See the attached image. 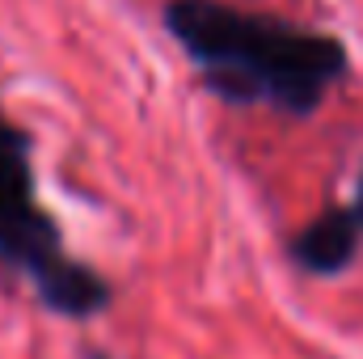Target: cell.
<instances>
[{
    "label": "cell",
    "mask_w": 363,
    "mask_h": 359,
    "mask_svg": "<svg viewBox=\"0 0 363 359\" xmlns=\"http://www.w3.org/2000/svg\"><path fill=\"white\" fill-rule=\"evenodd\" d=\"M161 26L182 47L203 89L233 110L313 118L351 81V51L338 34L233 0H165Z\"/></svg>",
    "instance_id": "cell-1"
},
{
    "label": "cell",
    "mask_w": 363,
    "mask_h": 359,
    "mask_svg": "<svg viewBox=\"0 0 363 359\" xmlns=\"http://www.w3.org/2000/svg\"><path fill=\"white\" fill-rule=\"evenodd\" d=\"M0 267L13 279H26L34 300L64 317L93 321L114 304V283L68 254L60 220L38 199L34 174V131H26L0 106Z\"/></svg>",
    "instance_id": "cell-2"
},
{
    "label": "cell",
    "mask_w": 363,
    "mask_h": 359,
    "mask_svg": "<svg viewBox=\"0 0 363 359\" xmlns=\"http://www.w3.org/2000/svg\"><path fill=\"white\" fill-rule=\"evenodd\" d=\"M363 245V233L351 216L347 203H334L325 211H317L308 224H300L291 237H287V263L300 270V275H313V279H334L342 270L355 267Z\"/></svg>",
    "instance_id": "cell-3"
},
{
    "label": "cell",
    "mask_w": 363,
    "mask_h": 359,
    "mask_svg": "<svg viewBox=\"0 0 363 359\" xmlns=\"http://www.w3.org/2000/svg\"><path fill=\"white\" fill-rule=\"evenodd\" d=\"M351 216H355V224H359V233H363V165H359V174H355V194H351Z\"/></svg>",
    "instance_id": "cell-4"
},
{
    "label": "cell",
    "mask_w": 363,
    "mask_h": 359,
    "mask_svg": "<svg viewBox=\"0 0 363 359\" xmlns=\"http://www.w3.org/2000/svg\"><path fill=\"white\" fill-rule=\"evenodd\" d=\"M81 359H118V355L106 351V347H97V343H85V347H81Z\"/></svg>",
    "instance_id": "cell-5"
}]
</instances>
